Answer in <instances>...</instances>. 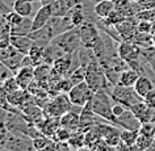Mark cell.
<instances>
[{"mask_svg": "<svg viewBox=\"0 0 155 151\" xmlns=\"http://www.w3.org/2000/svg\"><path fill=\"white\" fill-rule=\"evenodd\" d=\"M112 107H113V100H112L110 95L107 94V92H96L94 97H92V110L101 118L107 120L108 122L117 126L118 118L113 114Z\"/></svg>", "mask_w": 155, "mask_h": 151, "instance_id": "6da1fadb", "label": "cell"}, {"mask_svg": "<svg viewBox=\"0 0 155 151\" xmlns=\"http://www.w3.org/2000/svg\"><path fill=\"white\" fill-rule=\"evenodd\" d=\"M53 44H55L58 48H61L64 53H75L79 50L82 46V40H80V32L79 26L66 30V32L58 34V36L51 41Z\"/></svg>", "mask_w": 155, "mask_h": 151, "instance_id": "7a4b0ae2", "label": "cell"}, {"mask_svg": "<svg viewBox=\"0 0 155 151\" xmlns=\"http://www.w3.org/2000/svg\"><path fill=\"white\" fill-rule=\"evenodd\" d=\"M72 103L70 100L67 94H59L54 96L46 103V107L44 108L45 116H51V117H62L67 112L71 110Z\"/></svg>", "mask_w": 155, "mask_h": 151, "instance_id": "3957f363", "label": "cell"}, {"mask_svg": "<svg viewBox=\"0 0 155 151\" xmlns=\"http://www.w3.org/2000/svg\"><path fill=\"white\" fill-rule=\"evenodd\" d=\"M110 97L114 103L122 104L127 109H130L134 104L143 100L141 96H138L134 87H125V86H121V84H116L113 87V90L110 92Z\"/></svg>", "mask_w": 155, "mask_h": 151, "instance_id": "277c9868", "label": "cell"}, {"mask_svg": "<svg viewBox=\"0 0 155 151\" xmlns=\"http://www.w3.org/2000/svg\"><path fill=\"white\" fill-rule=\"evenodd\" d=\"M67 95H68L70 100H71L72 105L83 108L86 104H88L92 100L95 92L91 90L90 86H88L86 82H82L79 84H75Z\"/></svg>", "mask_w": 155, "mask_h": 151, "instance_id": "5b68a950", "label": "cell"}, {"mask_svg": "<svg viewBox=\"0 0 155 151\" xmlns=\"http://www.w3.org/2000/svg\"><path fill=\"white\" fill-rule=\"evenodd\" d=\"M5 149L12 151H36L32 137L24 133H15V131H9Z\"/></svg>", "mask_w": 155, "mask_h": 151, "instance_id": "8992f818", "label": "cell"}, {"mask_svg": "<svg viewBox=\"0 0 155 151\" xmlns=\"http://www.w3.org/2000/svg\"><path fill=\"white\" fill-rule=\"evenodd\" d=\"M79 32H80L82 45L86 46V48H90V49L94 48L95 44L97 42V40L101 37L99 26L94 21H86L84 24H82L79 26Z\"/></svg>", "mask_w": 155, "mask_h": 151, "instance_id": "52a82bcc", "label": "cell"}, {"mask_svg": "<svg viewBox=\"0 0 155 151\" xmlns=\"http://www.w3.org/2000/svg\"><path fill=\"white\" fill-rule=\"evenodd\" d=\"M118 55L121 59H124L126 63H130L133 61H137L141 58V51L142 49L139 48L137 44L131 41H121L117 48Z\"/></svg>", "mask_w": 155, "mask_h": 151, "instance_id": "ba28073f", "label": "cell"}, {"mask_svg": "<svg viewBox=\"0 0 155 151\" xmlns=\"http://www.w3.org/2000/svg\"><path fill=\"white\" fill-rule=\"evenodd\" d=\"M137 24H138V20L134 16V17H126L124 21H121L120 24L114 25V26H116V29L118 30L122 41H133L135 34L138 33Z\"/></svg>", "mask_w": 155, "mask_h": 151, "instance_id": "9c48e42d", "label": "cell"}, {"mask_svg": "<svg viewBox=\"0 0 155 151\" xmlns=\"http://www.w3.org/2000/svg\"><path fill=\"white\" fill-rule=\"evenodd\" d=\"M54 16L53 12V4H42L40 8L37 9V12L33 16V25H32V32L38 30L48 24L50 18Z\"/></svg>", "mask_w": 155, "mask_h": 151, "instance_id": "30bf717a", "label": "cell"}, {"mask_svg": "<svg viewBox=\"0 0 155 151\" xmlns=\"http://www.w3.org/2000/svg\"><path fill=\"white\" fill-rule=\"evenodd\" d=\"M130 110L134 113V116L139 120L141 123H146V122H153V120L155 117V109L150 108L147 104L141 100L137 104H134L133 107L130 108Z\"/></svg>", "mask_w": 155, "mask_h": 151, "instance_id": "8fae6325", "label": "cell"}, {"mask_svg": "<svg viewBox=\"0 0 155 151\" xmlns=\"http://www.w3.org/2000/svg\"><path fill=\"white\" fill-rule=\"evenodd\" d=\"M18 86L22 90H28L29 84L34 80V67L33 66H22L18 71L15 74Z\"/></svg>", "mask_w": 155, "mask_h": 151, "instance_id": "7c38bea8", "label": "cell"}, {"mask_svg": "<svg viewBox=\"0 0 155 151\" xmlns=\"http://www.w3.org/2000/svg\"><path fill=\"white\" fill-rule=\"evenodd\" d=\"M142 123L139 122V120L135 117L134 113L130 109H126V112L122 116L118 117L117 126L121 129H129V130H139Z\"/></svg>", "mask_w": 155, "mask_h": 151, "instance_id": "4fadbf2b", "label": "cell"}, {"mask_svg": "<svg viewBox=\"0 0 155 151\" xmlns=\"http://www.w3.org/2000/svg\"><path fill=\"white\" fill-rule=\"evenodd\" d=\"M33 44H34V41L29 36H11V45L18 53L24 54V55L29 54Z\"/></svg>", "mask_w": 155, "mask_h": 151, "instance_id": "5bb4252c", "label": "cell"}, {"mask_svg": "<svg viewBox=\"0 0 155 151\" xmlns=\"http://www.w3.org/2000/svg\"><path fill=\"white\" fill-rule=\"evenodd\" d=\"M61 126L67 127V129L72 130V131L79 130V127H80V113L74 112V110L67 112V113L61 117Z\"/></svg>", "mask_w": 155, "mask_h": 151, "instance_id": "9a60e30c", "label": "cell"}, {"mask_svg": "<svg viewBox=\"0 0 155 151\" xmlns=\"http://www.w3.org/2000/svg\"><path fill=\"white\" fill-rule=\"evenodd\" d=\"M154 88H155V86H154L153 80H151L149 76H146V75H141L138 78L137 82H135V84H134L135 92H137L138 96H141L142 99H145L146 95L150 94Z\"/></svg>", "mask_w": 155, "mask_h": 151, "instance_id": "2e32d148", "label": "cell"}, {"mask_svg": "<svg viewBox=\"0 0 155 151\" xmlns=\"http://www.w3.org/2000/svg\"><path fill=\"white\" fill-rule=\"evenodd\" d=\"M116 9L113 0H100L94 5V13L99 18H107Z\"/></svg>", "mask_w": 155, "mask_h": 151, "instance_id": "e0dca14e", "label": "cell"}, {"mask_svg": "<svg viewBox=\"0 0 155 151\" xmlns=\"http://www.w3.org/2000/svg\"><path fill=\"white\" fill-rule=\"evenodd\" d=\"M63 54H66V53L61 48H58L55 44L50 42L49 45L45 46V50H44V63L53 66L54 62H55L59 57L63 55Z\"/></svg>", "mask_w": 155, "mask_h": 151, "instance_id": "ac0fdd59", "label": "cell"}, {"mask_svg": "<svg viewBox=\"0 0 155 151\" xmlns=\"http://www.w3.org/2000/svg\"><path fill=\"white\" fill-rule=\"evenodd\" d=\"M68 16L75 26H80L82 24H84V22L87 21V15H86V9H84V4H78L75 7H72L68 12Z\"/></svg>", "mask_w": 155, "mask_h": 151, "instance_id": "d6986e66", "label": "cell"}, {"mask_svg": "<svg viewBox=\"0 0 155 151\" xmlns=\"http://www.w3.org/2000/svg\"><path fill=\"white\" fill-rule=\"evenodd\" d=\"M139 76H141V75H139V74L135 71V70L127 67L126 70H124V71L120 74L118 84H121V86H125V87H134V84L138 80Z\"/></svg>", "mask_w": 155, "mask_h": 151, "instance_id": "ffe728a7", "label": "cell"}, {"mask_svg": "<svg viewBox=\"0 0 155 151\" xmlns=\"http://www.w3.org/2000/svg\"><path fill=\"white\" fill-rule=\"evenodd\" d=\"M12 11L24 17H30L33 13V3L28 0H15L12 4Z\"/></svg>", "mask_w": 155, "mask_h": 151, "instance_id": "44dd1931", "label": "cell"}, {"mask_svg": "<svg viewBox=\"0 0 155 151\" xmlns=\"http://www.w3.org/2000/svg\"><path fill=\"white\" fill-rule=\"evenodd\" d=\"M67 143L70 145L72 150H82L84 147H87L86 145V133H83V131L80 130H76V131H72L71 137L67 141Z\"/></svg>", "mask_w": 155, "mask_h": 151, "instance_id": "7402d4cb", "label": "cell"}, {"mask_svg": "<svg viewBox=\"0 0 155 151\" xmlns=\"http://www.w3.org/2000/svg\"><path fill=\"white\" fill-rule=\"evenodd\" d=\"M53 66L48 63H41L34 67V79L40 82H48L50 80V74H51Z\"/></svg>", "mask_w": 155, "mask_h": 151, "instance_id": "603a6c76", "label": "cell"}, {"mask_svg": "<svg viewBox=\"0 0 155 151\" xmlns=\"http://www.w3.org/2000/svg\"><path fill=\"white\" fill-rule=\"evenodd\" d=\"M22 58H24V54L21 53H16L15 55L9 57L8 59L3 61V63H4L7 67H8L11 71H12L13 74H16L18 70H20L22 67Z\"/></svg>", "mask_w": 155, "mask_h": 151, "instance_id": "cb8c5ba5", "label": "cell"}, {"mask_svg": "<svg viewBox=\"0 0 155 151\" xmlns=\"http://www.w3.org/2000/svg\"><path fill=\"white\" fill-rule=\"evenodd\" d=\"M138 135H139V130L122 129L121 130V142H124L127 146H133L137 143Z\"/></svg>", "mask_w": 155, "mask_h": 151, "instance_id": "d4e9b609", "label": "cell"}, {"mask_svg": "<svg viewBox=\"0 0 155 151\" xmlns=\"http://www.w3.org/2000/svg\"><path fill=\"white\" fill-rule=\"evenodd\" d=\"M86 76H87V67H84V66H79V67L75 68L72 72L68 74V78L71 79V82L74 84H79L82 82H86Z\"/></svg>", "mask_w": 155, "mask_h": 151, "instance_id": "484cf974", "label": "cell"}, {"mask_svg": "<svg viewBox=\"0 0 155 151\" xmlns=\"http://www.w3.org/2000/svg\"><path fill=\"white\" fill-rule=\"evenodd\" d=\"M154 141H155V138L153 137V135H147V134H142V133H139L138 135V139H137V143L135 145L139 146L142 150H149L153 147L154 145Z\"/></svg>", "mask_w": 155, "mask_h": 151, "instance_id": "4316f807", "label": "cell"}, {"mask_svg": "<svg viewBox=\"0 0 155 151\" xmlns=\"http://www.w3.org/2000/svg\"><path fill=\"white\" fill-rule=\"evenodd\" d=\"M125 18H126V16H124L121 12H118L117 9H114L107 18H100V20H101L105 25H117L121 21L125 20Z\"/></svg>", "mask_w": 155, "mask_h": 151, "instance_id": "83f0119b", "label": "cell"}, {"mask_svg": "<svg viewBox=\"0 0 155 151\" xmlns=\"http://www.w3.org/2000/svg\"><path fill=\"white\" fill-rule=\"evenodd\" d=\"M71 134H72V130L67 129V127L61 126L59 129L57 130V133H55V135H54L53 141L54 142H67L70 139V137H71Z\"/></svg>", "mask_w": 155, "mask_h": 151, "instance_id": "f1b7e54d", "label": "cell"}, {"mask_svg": "<svg viewBox=\"0 0 155 151\" xmlns=\"http://www.w3.org/2000/svg\"><path fill=\"white\" fill-rule=\"evenodd\" d=\"M53 142L54 141L51 138L45 137V135H40V137H37V138H33V145H34V149H36V151L46 149V147L50 146Z\"/></svg>", "mask_w": 155, "mask_h": 151, "instance_id": "f546056e", "label": "cell"}, {"mask_svg": "<svg viewBox=\"0 0 155 151\" xmlns=\"http://www.w3.org/2000/svg\"><path fill=\"white\" fill-rule=\"evenodd\" d=\"M137 20H147L151 22H155V8H150V9H142L135 15Z\"/></svg>", "mask_w": 155, "mask_h": 151, "instance_id": "4dcf8cb0", "label": "cell"}, {"mask_svg": "<svg viewBox=\"0 0 155 151\" xmlns=\"http://www.w3.org/2000/svg\"><path fill=\"white\" fill-rule=\"evenodd\" d=\"M2 86L4 87V90L8 92V94H12V92L20 90V86H18L17 80L15 76H12V78H8L7 80H4V82L2 83Z\"/></svg>", "mask_w": 155, "mask_h": 151, "instance_id": "1f68e13d", "label": "cell"}, {"mask_svg": "<svg viewBox=\"0 0 155 151\" xmlns=\"http://www.w3.org/2000/svg\"><path fill=\"white\" fill-rule=\"evenodd\" d=\"M24 16H21V15H18V13H16L15 11H12V12H9V13H7L5 15V20H7V22H8V25L12 28V26H16V25H18L20 22L24 20Z\"/></svg>", "mask_w": 155, "mask_h": 151, "instance_id": "d6a6232c", "label": "cell"}, {"mask_svg": "<svg viewBox=\"0 0 155 151\" xmlns=\"http://www.w3.org/2000/svg\"><path fill=\"white\" fill-rule=\"evenodd\" d=\"M137 29L139 33H150L153 34L154 32V22L147 21V20H138Z\"/></svg>", "mask_w": 155, "mask_h": 151, "instance_id": "836d02e7", "label": "cell"}, {"mask_svg": "<svg viewBox=\"0 0 155 151\" xmlns=\"http://www.w3.org/2000/svg\"><path fill=\"white\" fill-rule=\"evenodd\" d=\"M8 135H9V129L7 127L5 122H0V150L5 149Z\"/></svg>", "mask_w": 155, "mask_h": 151, "instance_id": "e575fe53", "label": "cell"}, {"mask_svg": "<svg viewBox=\"0 0 155 151\" xmlns=\"http://www.w3.org/2000/svg\"><path fill=\"white\" fill-rule=\"evenodd\" d=\"M12 76H15V74L3 62H0V82L3 83L4 80H7L8 78H12Z\"/></svg>", "mask_w": 155, "mask_h": 151, "instance_id": "d590c367", "label": "cell"}, {"mask_svg": "<svg viewBox=\"0 0 155 151\" xmlns=\"http://www.w3.org/2000/svg\"><path fill=\"white\" fill-rule=\"evenodd\" d=\"M127 108L125 105H122V104H120V103H114L113 101V107H112V110H113V114L116 116V117H120V116H122L124 113L126 112Z\"/></svg>", "mask_w": 155, "mask_h": 151, "instance_id": "8d00e7d4", "label": "cell"}, {"mask_svg": "<svg viewBox=\"0 0 155 151\" xmlns=\"http://www.w3.org/2000/svg\"><path fill=\"white\" fill-rule=\"evenodd\" d=\"M143 101H145L150 108L155 109V88L150 92V94H147V95H146V97L143 99Z\"/></svg>", "mask_w": 155, "mask_h": 151, "instance_id": "74e56055", "label": "cell"}, {"mask_svg": "<svg viewBox=\"0 0 155 151\" xmlns=\"http://www.w3.org/2000/svg\"><path fill=\"white\" fill-rule=\"evenodd\" d=\"M150 8H155V0H149V2L142 7V9H150Z\"/></svg>", "mask_w": 155, "mask_h": 151, "instance_id": "f35d334b", "label": "cell"}, {"mask_svg": "<svg viewBox=\"0 0 155 151\" xmlns=\"http://www.w3.org/2000/svg\"><path fill=\"white\" fill-rule=\"evenodd\" d=\"M131 2H134V3H138V4H139V5H141V8H142V7H143V5H145V4H146V3H147V2H149V0H131Z\"/></svg>", "mask_w": 155, "mask_h": 151, "instance_id": "ab89813d", "label": "cell"}, {"mask_svg": "<svg viewBox=\"0 0 155 151\" xmlns=\"http://www.w3.org/2000/svg\"><path fill=\"white\" fill-rule=\"evenodd\" d=\"M153 46L155 48V32H153Z\"/></svg>", "mask_w": 155, "mask_h": 151, "instance_id": "60d3db41", "label": "cell"}, {"mask_svg": "<svg viewBox=\"0 0 155 151\" xmlns=\"http://www.w3.org/2000/svg\"><path fill=\"white\" fill-rule=\"evenodd\" d=\"M146 151H155V147H151V149H149V150H146Z\"/></svg>", "mask_w": 155, "mask_h": 151, "instance_id": "b9f144b4", "label": "cell"}, {"mask_svg": "<svg viewBox=\"0 0 155 151\" xmlns=\"http://www.w3.org/2000/svg\"><path fill=\"white\" fill-rule=\"evenodd\" d=\"M0 151H12V150H8V149H2Z\"/></svg>", "mask_w": 155, "mask_h": 151, "instance_id": "7bdbcfd3", "label": "cell"}, {"mask_svg": "<svg viewBox=\"0 0 155 151\" xmlns=\"http://www.w3.org/2000/svg\"><path fill=\"white\" fill-rule=\"evenodd\" d=\"M28 2H32L33 3V2H36V0H28Z\"/></svg>", "mask_w": 155, "mask_h": 151, "instance_id": "ee69618b", "label": "cell"}, {"mask_svg": "<svg viewBox=\"0 0 155 151\" xmlns=\"http://www.w3.org/2000/svg\"><path fill=\"white\" fill-rule=\"evenodd\" d=\"M153 122H154V123H155V117H154V120H153Z\"/></svg>", "mask_w": 155, "mask_h": 151, "instance_id": "f6af8a7d", "label": "cell"}]
</instances>
